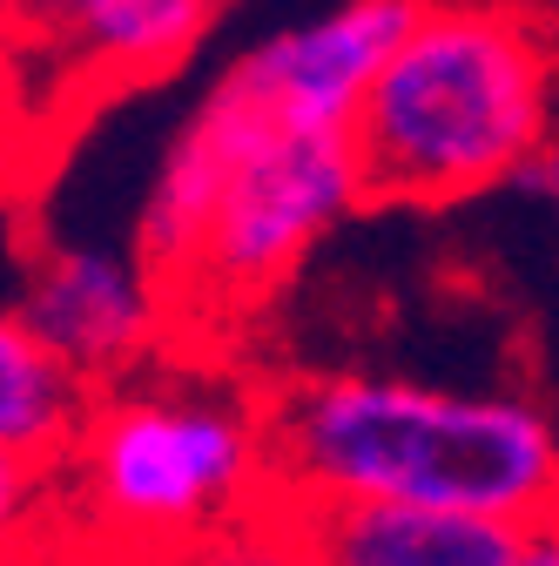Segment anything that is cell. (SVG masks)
I'll use <instances>...</instances> for the list:
<instances>
[{
	"label": "cell",
	"instance_id": "6da1fadb",
	"mask_svg": "<svg viewBox=\"0 0 559 566\" xmlns=\"http://www.w3.org/2000/svg\"><path fill=\"white\" fill-rule=\"evenodd\" d=\"M418 0H337L236 48L162 135L128 250L217 350L371 202L358 108Z\"/></svg>",
	"mask_w": 559,
	"mask_h": 566
},
{
	"label": "cell",
	"instance_id": "9c48e42d",
	"mask_svg": "<svg viewBox=\"0 0 559 566\" xmlns=\"http://www.w3.org/2000/svg\"><path fill=\"white\" fill-rule=\"evenodd\" d=\"M54 546H67V533H61V472L0 446V566H34Z\"/></svg>",
	"mask_w": 559,
	"mask_h": 566
},
{
	"label": "cell",
	"instance_id": "8fae6325",
	"mask_svg": "<svg viewBox=\"0 0 559 566\" xmlns=\"http://www.w3.org/2000/svg\"><path fill=\"white\" fill-rule=\"evenodd\" d=\"M41 135H48V115H41L34 82H28V61H21L14 21H8V8H0V149L34 156Z\"/></svg>",
	"mask_w": 559,
	"mask_h": 566
},
{
	"label": "cell",
	"instance_id": "52a82bcc",
	"mask_svg": "<svg viewBox=\"0 0 559 566\" xmlns=\"http://www.w3.org/2000/svg\"><path fill=\"white\" fill-rule=\"evenodd\" d=\"M291 520L310 566H506L519 546V526L411 506H291Z\"/></svg>",
	"mask_w": 559,
	"mask_h": 566
},
{
	"label": "cell",
	"instance_id": "3957f363",
	"mask_svg": "<svg viewBox=\"0 0 559 566\" xmlns=\"http://www.w3.org/2000/svg\"><path fill=\"white\" fill-rule=\"evenodd\" d=\"M61 472V533L102 566L189 553L276 506L270 398L217 350L88 391Z\"/></svg>",
	"mask_w": 559,
	"mask_h": 566
},
{
	"label": "cell",
	"instance_id": "4fadbf2b",
	"mask_svg": "<svg viewBox=\"0 0 559 566\" xmlns=\"http://www.w3.org/2000/svg\"><path fill=\"white\" fill-rule=\"evenodd\" d=\"M519 189H526V196H532V202L546 209V217L559 223V149H552V156H546V163H539V169H532V176H526Z\"/></svg>",
	"mask_w": 559,
	"mask_h": 566
},
{
	"label": "cell",
	"instance_id": "7a4b0ae2",
	"mask_svg": "<svg viewBox=\"0 0 559 566\" xmlns=\"http://www.w3.org/2000/svg\"><path fill=\"white\" fill-rule=\"evenodd\" d=\"M263 398L276 506H411L519 533L559 513V405L539 391L297 371Z\"/></svg>",
	"mask_w": 559,
	"mask_h": 566
},
{
	"label": "cell",
	"instance_id": "277c9868",
	"mask_svg": "<svg viewBox=\"0 0 559 566\" xmlns=\"http://www.w3.org/2000/svg\"><path fill=\"white\" fill-rule=\"evenodd\" d=\"M378 202L452 209L559 149V34L526 8H418L358 108Z\"/></svg>",
	"mask_w": 559,
	"mask_h": 566
},
{
	"label": "cell",
	"instance_id": "5bb4252c",
	"mask_svg": "<svg viewBox=\"0 0 559 566\" xmlns=\"http://www.w3.org/2000/svg\"><path fill=\"white\" fill-rule=\"evenodd\" d=\"M34 566H102V559H88V553H75V546H54V553L34 559Z\"/></svg>",
	"mask_w": 559,
	"mask_h": 566
},
{
	"label": "cell",
	"instance_id": "7c38bea8",
	"mask_svg": "<svg viewBox=\"0 0 559 566\" xmlns=\"http://www.w3.org/2000/svg\"><path fill=\"white\" fill-rule=\"evenodd\" d=\"M506 566H559V513H552V520H539V526H526Z\"/></svg>",
	"mask_w": 559,
	"mask_h": 566
},
{
	"label": "cell",
	"instance_id": "5b68a950",
	"mask_svg": "<svg viewBox=\"0 0 559 566\" xmlns=\"http://www.w3.org/2000/svg\"><path fill=\"white\" fill-rule=\"evenodd\" d=\"M14 317L82 378V391H108L189 350L169 291L135 263L128 243L95 237H41L21 263Z\"/></svg>",
	"mask_w": 559,
	"mask_h": 566
},
{
	"label": "cell",
	"instance_id": "8992f818",
	"mask_svg": "<svg viewBox=\"0 0 559 566\" xmlns=\"http://www.w3.org/2000/svg\"><path fill=\"white\" fill-rule=\"evenodd\" d=\"M8 21L41 108L156 88L223 28L209 0H54V8H8Z\"/></svg>",
	"mask_w": 559,
	"mask_h": 566
},
{
	"label": "cell",
	"instance_id": "30bf717a",
	"mask_svg": "<svg viewBox=\"0 0 559 566\" xmlns=\"http://www.w3.org/2000/svg\"><path fill=\"white\" fill-rule=\"evenodd\" d=\"M149 566H310V559H304L291 506H270V513L217 533V539H202L189 553H169V559H149Z\"/></svg>",
	"mask_w": 559,
	"mask_h": 566
},
{
	"label": "cell",
	"instance_id": "ba28073f",
	"mask_svg": "<svg viewBox=\"0 0 559 566\" xmlns=\"http://www.w3.org/2000/svg\"><path fill=\"white\" fill-rule=\"evenodd\" d=\"M82 411H88L82 378L8 304L0 311V446L28 452L41 465H61L75 432H82Z\"/></svg>",
	"mask_w": 559,
	"mask_h": 566
}]
</instances>
